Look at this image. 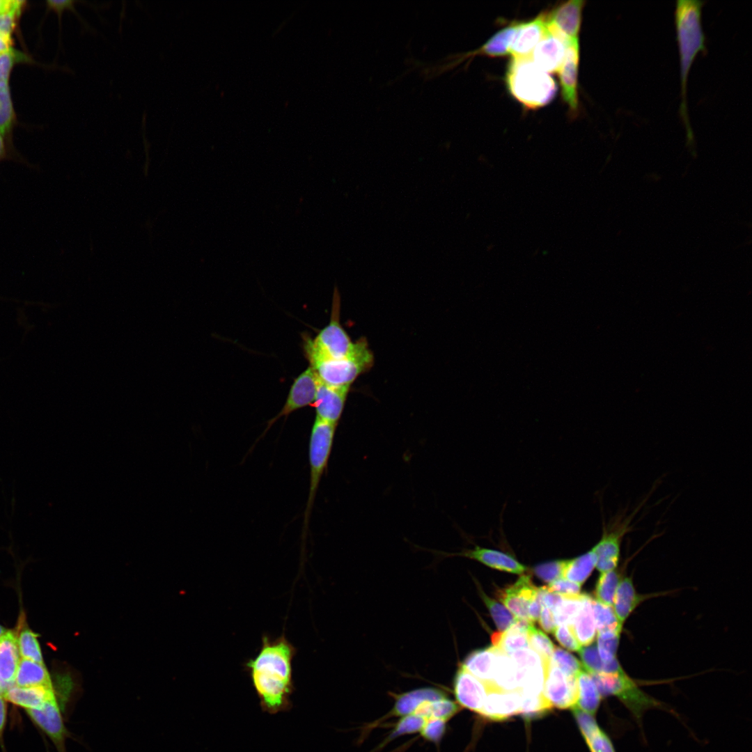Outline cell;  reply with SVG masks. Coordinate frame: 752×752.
I'll return each instance as SVG.
<instances>
[{"instance_id":"52a82bcc","label":"cell","mask_w":752,"mask_h":752,"mask_svg":"<svg viewBox=\"0 0 752 752\" xmlns=\"http://www.w3.org/2000/svg\"><path fill=\"white\" fill-rule=\"evenodd\" d=\"M645 501L647 499L629 514H627L625 509L611 517L606 524L603 522L601 538L592 548L597 558L595 567L600 572H608L617 567L622 540L626 534L634 530L633 519Z\"/></svg>"},{"instance_id":"44dd1931","label":"cell","mask_w":752,"mask_h":752,"mask_svg":"<svg viewBox=\"0 0 752 752\" xmlns=\"http://www.w3.org/2000/svg\"><path fill=\"white\" fill-rule=\"evenodd\" d=\"M444 555L466 557L492 568L517 574H523L526 570V567L512 556L503 551L479 546L457 553H444Z\"/></svg>"},{"instance_id":"681fc988","label":"cell","mask_w":752,"mask_h":752,"mask_svg":"<svg viewBox=\"0 0 752 752\" xmlns=\"http://www.w3.org/2000/svg\"><path fill=\"white\" fill-rule=\"evenodd\" d=\"M426 722V719L411 714L402 716L390 735L391 738L420 732Z\"/></svg>"},{"instance_id":"4dcf8cb0","label":"cell","mask_w":752,"mask_h":752,"mask_svg":"<svg viewBox=\"0 0 752 752\" xmlns=\"http://www.w3.org/2000/svg\"><path fill=\"white\" fill-rule=\"evenodd\" d=\"M492 684L506 691L518 690L516 666L510 657L499 648L496 652Z\"/></svg>"},{"instance_id":"816d5d0a","label":"cell","mask_w":752,"mask_h":752,"mask_svg":"<svg viewBox=\"0 0 752 752\" xmlns=\"http://www.w3.org/2000/svg\"><path fill=\"white\" fill-rule=\"evenodd\" d=\"M446 721L439 719H428L420 731L422 737L430 742L440 741L446 731Z\"/></svg>"},{"instance_id":"603a6c76","label":"cell","mask_w":752,"mask_h":752,"mask_svg":"<svg viewBox=\"0 0 752 752\" xmlns=\"http://www.w3.org/2000/svg\"><path fill=\"white\" fill-rule=\"evenodd\" d=\"M9 701L26 710L40 707L48 700L56 697L53 687H21L15 684L9 687L3 694Z\"/></svg>"},{"instance_id":"f907efd6","label":"cell","mask_w":752,"mask_h":752,"mask_svg":"<svg viewBox=\"0 0 752 752\" xmlns=\"http://www.w3.org/2000/svg\"><path fill=\"white\" fill-rule=\"evenodd\" d=\"M554 634L559 643L572 652H579L581 645L576 639L571 626L560 625L556 627Z\"/></svg>"},{"instance_id":"484cf974","label":"cell","mask_w":752,"mask_h":752,"mask_svg":"<svg viewBox=\"0 0 752 752\" xmlns=\"http://www.w3.org/2000/svg\"><path fill=\"white\" fill-rule=\"evenodd\" d=\"M497 648L490 646L478 649L467 655L462 665L485 684H492Z\"/></svg>"},{"instance_id":"8d00e7d4","label":"cell","mask_w":752,"mask_h":752,"mask_svg":"<svg viewBox=\"0 0 752 752\" xmlns=\"http://www.w3.org/2000/svg\"><path fill=\"white\" fill-rule=\"evenodd\" d=\"M520 695L522 698L520 714L526 722L546 716L553 708L543 694L539 696L522 694Z\"/></svg>"},{"instance_id":"9c48e42d","label":"cell","mask_w":752,"mask_h":752,"mask_svg":"<svg viewBox=\"0 0 752 752\" xmlns=\"http://www.w3.org/2000/svg\"><path fill=\"white\" fill-rule=\"evenodd\" d=\"M518 22H512L495 33L485 44L471 52L451 55L429 68L432 77L441 74L459 65L467 58L482 55L489 57H501L510 53V47L517 29Z\"/></svg>"},{"instance_id":"3957f363","label":"cell","mask_w":752,"mask_h":752,"mask_svg":"<svg viewBox=\"0 0 752 752\" xmlns=\"http://www.w3.org/2000/svg\"><path fill=\"white\" fill-rule=\"evenodd\" d=\"M506 82L512 96L527 109L545 106L554 97L557 86L550 74L539 68L531 59L512 58Z\"/></svg>"},{"instance_id":"277c9868","label":"cell","mask_w":752,"mask_h":752,"mask_svg":"<svg viewBox=\"0 0 752 752\" xmlns=\"http://www.w3.org/2000/svg\"><path fill=\"white\" fill-rule=\"evenodd\" d=\"M601 696L616 698L629 711L643 731V718L650 710H661L677 716L664 703L643 691L625 670L613 673H590Z\"/></svg>"},{"instance_id":"bcb514c9","label":"cell","mask_w":752,"mask_h":752,"mask_svg":"<svg viewBox=\"0 0 752 752\" xmlns=\"http://www.w3.org/2000/svg\"><path fill=\"white\" fill-rule=\"evenodd\" d=\"M567 560H555L533 567L534 574L543 581L551 583L554 581L562 578L566 565Z\"/></svg>"},{"instance_id":"4316f807","label":"cell","mask_w":752,"mask_h":752,"mask_svg":"<svg viewBox=\"0 0 752 752\" xmlns=\"http://www.w3.org/2000/svg\"><path fill=\"white\" fill-rule=\"evenodd\" d=\"M14 684L21 687H53L44 664L23 658L20 659Z\"/></svg>"},{"instance_id":"ba28073f","label":"cell","mask_w":752,"mask_h":752,"mask_svg":"<svg viewBox=\"0 0 752 752\" xmlns=\"http://www.w3.org/2000/svg\"><path fill=\"white\" fill-rule=\"evenodd\" d=\"M339 317L340 296L336 288L329 324L321 329L313 339L306 337L304 348L331 359H341L350 355L355 349L356 343L351 341L342 327Z\"/></svg>"},{"instance_id":"5bb4252c","label":"cell","mask_w":752,"mask_h":752,"mask_svg":"<svg viewBox=\"0 0 752 752\" xmlns=\"http://www.w3.org/2000/svg\"><path fill=\"white\" fill-rule=\"evenodd\" d=\"M32 721L54 742L58 752H66L65 739L68 737L56 697L40 707L26 710Z\"/></svg>"},{"instance_id":"1f68e13d","label":"cell","mask_w":752,"mask_h":752,"mask_svg":"<svg viewBox=\"0 0 752 752\" xmlns=\"http://www.w3.org/2000/svg\"><path fill=\"white\" fill-rule=\"evenodd\" d=\"M596 563L595 554L591 549L578 557L567 559L563 577L581 586L590 575Z\"/></svg>"},{"instance_id":"60d3db41","label":"cell","mask_w":752,"mask_h":752,"mask_svg":"<svg viewBox=\"0 0 752 752\" xmlns=\"http://www.w3.org/2000/svg\"><path fill=\"white\" fill-rule=\"evenodd\" d=\"M480 593L499 632L509 629L515 622V616L501 603L489 597L482 590Z\"/></svg>"},{"instance_id":"c3c4849f","label":"cell","mask_w":752,"mask_h":752,"mask_svg":"<svg viewBox=\"0 0 752 752\" xmlns=\"http://www.w3.org/2000/svg\"><path fill=\"white\" fill-rule=\"evenodd\" d=\"M460 710V707L458 704L446 696L431 702L428 719H439L447 721L457 714Z\"/></svg>"},{"instance_id":"7402d4cb","label":"cell","mask_w":752,"mask_h":752,"mask_svg":"<svg viewBox=\"0 0 752 752\" xmlns=\"http://www.w3.org/2000/svg\"><path fill=\"white\" fill-rule=\"evenodd\" d=\"M19 656L17 637L13 631L7 630L0 637V687L3 694L14 684Z\"/></svg>"},{"instance_id":"f546056e","label":"cell","mask_w":752,"mask_h":752,"mask_svg":"<svg viewBox=\"0 0 752 752\" xmlns=\"http://www.w3.org/2000/svg\"><path fill=\"white\" fill-rule=\"evenodd\" d=\"M444 697H446L445 694L434 688L425 687L412 690L397 698L393 712L400 716L411 714L423 702L436 700Z\"/></svg>"},{"instance_id":"f5cc1de1","label":"cell","mask_w":752,"mask_h":752,"mask_svg":"<svg viewBox=\"0 0 752 752\" xmlns=\"http://www.w3.org/2000/svg\"><path fill=\"white\" fill-rule=\"evenodd\" d=\"M78 2L75 0H49L47 1V6L49 10H54L58 16L59 24H61V18L63 13L65 10H70L75 13V14L79 17V19L83 25L92 32H95V29L90 26L79 14L75 9V3Z\"/></svg>"},{"instance_id":"6125c7cd","label":"cell","mask_w":752,"mask_h":752,"mask_svg":"<svg viewBox=\"0 0 752 752\" xmlns=\"http://www.w3.org/2000/svg\"><path fill=\"white\" fill-rule=\"evenodd\" d=\"M13 39L0 36V55L13 47Z\"/></svg>"},{"instance_id":"91938a15","label":"cell","mask_w":752,"mask_h":752,"mask_svg":"<svg viewBox=\"0 0 752 752\" xmlns=\"http://www.w3.org/2000/svg\"><path fill=\"white\" fill-rule=\"evenodd\" d=\"M10 143L0 132V162L10 156Z\"/></svg>"},{"instance_id":"6f0895ef","label":"cell","mask_w":752,"mask_h":752,"mask_svg":"<svg viewBox=\"0 0 752 752\" xmlns=\"http://www.w3.org/2000/svg\"><path fill=\"white\" fill-rule=\"evenodd\" d=\"M542 606L541 590L540 587H539L537 588L535 596L530 602L528 607V615L529 620L531 622L537 621L539 619Z\"/></svg>"},{"instance_id":"11a10c76","label":"cell","mask_w":752,"mask_h":752,"mask_svg":"<svg viewBox=\"0 0 752 752\" xmlns=\"http://www.w3.org/2000/svg\"><path fill=\"white\" fill-rule=\"evenodd\" d=\"M542 604L551 612L554 611L563 600L562 595L550 592L546 586L540 587Z\"/></svg>"},{"instance_id":"7a4b0ae2","label":"cell","mask_w":752,"mask_h":752,"mask_svg":"<svg viewBox=\"0 0 752 752\" xmlns=\"http://www.w3.org/2000/svg\"><path fill=\"white\" fill-rule=\"evenodd\" d=\"M704 1L677 0L675 10V24L680 58L681 104L680 111L684 123L689 143L694 141L687 104V82L691 64L700 51H705V36L701 24Z\"/></svg>"},{"instance_id":"ab89813d","label":"cell","mask_w":752,"mask_h":752,"mask_svg":"<svg viewBox=\"0 0 752 752\" xmlns=\"http://www.w3.org/2000/svg\"><path fill=\"white\" fill-rule=\"evenodd\" d=\"M38 635L30 629H24L17 637V644L20 656L23 659H30L43 664L42 655L37 637Z\"/></svg>"},{"instance_id":"9a60e30c","label":"cell","mask_w":752,"mask_h":752,"mask_svg":"<svg viewBox=\"0 0 752 752\" xmlns=\"http://www.w3.org/2000/svg\"><path fill=\"white\" fill-rule=\"evenodd\" d=\"M579 40H571L566 48L564 61L558 72L561 86V95L574 116L579 111L578 72L579 63Z\"/></svg>"},{"instance_id":"7c38bea8","label":"cell","mask_w":752,"mask_h":752,"mask_svg":"<svg viewBox=\"0 0 752 752\" xmlns=\"http://www.w3.org/2000/svg\"><path fill=\"white\" fill-rule=\"evenodd\" d=\"M570 41L558 31L547 26L545 34L534 48L530 58L547 73L558 72L564 61L566 48Z\"/></svg>"},{"instance_id":"4fadbf2b","label":"cell","mask_w":752,"mask_h":752,"mask_svg":"<svg viewBox=\"0 0 752 752\" xmlns=\"http://www.w3.org/2000/svg\"><path fill=\"white\" fill-rule=\"evenodd\" d=\"M487 694L480 714L492 721H503L521 713L522 698L517 691H506L494 684H485Z\"/></svg>"},{"instance_id":"f1b7e54d","label":"cell","mask_w":752,"mask_h":752,"mask_svg":"<svg viewBox=\"0 0 752 752\" xmlns=\"http://www.w3.org/2000/svg\"><path fill=\"white\" fill-rule=\"evenodd\" d=\"M577 682L578 694L576 707L595 716L602 698L595 681L583 668L577 676Z\"/></svg>"},{"instance_id":"680465c9","label":"cell","mask_w":752,"mask_h":752,"mask_svg":"<svg viewBox=\"0 0 752 752\" xmlns=\"http://www.w3.org/2000/svg\"><path fill=\"white\" fill-rule=\"evenodd\" d=\"M7 714L6 700L3 694H0V739L4 731Z\"/></svg>"},{"instance_id":"d4e9b609","label":"cell","mask_w":752,"mask_h":752,"mask_svg":"<svg viewBox=\"0 0 752 752\" xmlns=\"http://www.w3.org/2000/svg\"><path fill=\"white\" fill-rule=\"evenodd\" d=\"M533 622L516 618L514 624L504 632H496L492 634L493 646L508 655L515 651L529 647L527 631Z\"/></svg>"},{"instance_id":"9f6ffc18","label":"cell","mask_w":752,"mask_h":752,"mask_svg":"<svg viewBox=\"0 0 752 752\" xmlns=\"http://www.w3.org/2000/svg\"><path fill=\"white\" fill-rule=\"evenodd\" d=\"M540 625L544 631L553 633L556 625L552 612L542 604L539 617Z\"/></svg>"},{"instance_id":"ee69618b","label":"cell","mask_w":752,"mask_h":752,"mask_svg":"<svg viewBox=\"0 0 752 752\" xmlns=\"http://www.w3.org/2000/svg\"><path fill=\"white\" fill-rule=\"evenodd\" d=\"M29 57L21 51L10 48L0 55V82H10L12 71L19 63H29Z\"/></svg>"},{"instance_id":"ac0fdd59","label":"cell","mask_w":752,"mask_h":752,"mask_svg":"<svg viewBox=\"0 0 752 752\" xmlns=\"http://www.w3.org/2000/svg\"><path fill=\"white\" fill-rule=\"evenodd\" d=\"M547 31L545 13L523 22H518L510 47L512 58H530L532 52Z\"/></svg>"},{"instance_id":"2e32d148","label":"cell","mask_w":752,"mask_h":752,"mask_svg":"<svg viewBox=\"0 0 752 752\" xmlns=\"http://www.w3.org/2000/svg\"><path fill=\"white\" fill-rule=\"evenodd\" d=\"M584 5V1L572 0L545 12L546 25L557 30L570 40H579Z\"/></svg>"},{"instance_id":"f35d334b","label":"cell","mask_w":752,"mask_h":752,"mask_svg":"<svg viewBox=\"0 0 752 752\" xmlns=\"http://www.w3.org/2000/svg\"><path fill=\"white\" fill-rule=\"evenodd\" d=\"M621 632L620 629H609L597 632L596 645L602 661H609L616 658Z\"/></svg>"},{"instance_id":"d6a6232c","label":"cell","mask_w":752,"mask_h":752,"mask_svg":"<svg viewBox=\"0 0 752 752\" xmlns=\"http://www.w3.org/2000/svg\"><path fill=\"white\" fill-rule=\"evenodd\" d=\"M579 653L583 668L589 673H612L622 669L617 658L609 661H602L595 644L581 648Z\"/></svg>"},{"instance_id":"7dc6e473","label":"cell","mask_w":752,"mask_h":752,"mask_svg":"<svg viewBox=\"0 0 752 752\" xmlns=\"http://www.w3.org/2000/svg\"><path fill=\"white\" fill-rule=\"evenodd\" d=\"M26 6V1L19 0L17 5L13 10L0 15V36L13 39V34Z\"/></svg>"},{"instance_id":"8fae6325","label":"cell","mask_w":752,"mask_h":752,"mask_svg":"<svg viewBox=\"0 0 752 752\" xmlns=\"http://www.w3.org/2000/svg\"><path fill=\"white\" fill-rule=\"evenodd\" d=\"M318 385V378L309 366L294 380L283 407L274 418L267 422V426L260 437L265 435L278 419L282 417L286 418L296 410L312 405L315 399Z\"/></svg>"},{"instance_id":"b9f144b4","label":"cell","mask_w":752,"mask_h":752,"mask_svg":"<svg viewBox=\"0 0 752 752\" xmlns=\"http://www.w3.org/2000/svg\"><path fill=\"white\" fill-rule=\"evenodd\" d=\"M592 606L597 632L609 629H622V627L619 624L612 606L603 604L593 597Z\"/></svg>"},{"instance_id":"db71d44e","label":"cell","mask_w":752,"mask_h":752,"mask_svg":"<svg viewBox=\"0 0 752 752\" xmlns=\"http://www.w3.org/2000/svg\"><path fill=\"white\" fill-rule=\"evenodd\" d=\"M550 592L563 595H574L580 593L581 585L565 579L559 578L546 586Z\"/></svg>"},{"instance_id":"7bdbcfd3","label":"cell","mask_w":752,"mask_h":752,"mask_svg":"<svg viewBox=\"0 0 752 752\" xmlns=\"http://www.w3.org/2000/svg\"><path fill=\"white\" fill-rule=\"evenodd\" d=\"M551 662L570 677H577L583 668L582 664L576 657L558 647H554Z\"/></svg>"},{"instance_id":"83f0119b","label":"cell","mask_w":752,"mask_h":752,"mask_svg":"<svg viewBox=\"0 0 752 752\" xmlns=\"http://www.w3.org/2000/svg\"><path fill=\"white\" fill-rule=\"evenodd\" d=\"M592 600L590 595L585 594L582 606L571 625L576 639L583 646L592 644L596 637Z\"/></svg>"},{"instance_id":"836d02e7","label":"cell","mask_w":752,"mask_h":752,"mask_svg":"<svg viewBox=\"0 0 752 752\" xmlns=\"http://www.w3.org/2000/svg\"><path fill=\"white\" fill-rule=\"evenodd\" d=\"M15 120L9 82H0V132L9 143Z\"/></svg>"},{"instance_id":"be15d7a7","label":"cell","mask_w":752,"mask_h":752,"mask_svg":"<svg viewBox=\"0 0 752 752\" xmlns=\"http://www.w3.org/2000/svg\"><path fill=\"white\" fill-rule=\"evenodd\" d=\"M7 631L3 626L0 625V637Z\"/></svg>"},{"instance_id":"e0dca14e","label":"cell","mask_w":752,"mask_h":752,"mask_svg":"<svg viewBox=\"0 0 752 752\" xmlns=\"http://www.w3.org/2000/svg\"><path fill=\"white\" fill-rule=\"evenodd\" d=\"M453 691L461 707L480 714L487 694L486 685L460 665L453 682Z\"/></svg>"},{"instance_id":"d590c367","label":"cell","mask_w":752,"mask_h":752,"mask_svg":"<svg viewBox=\"0 0 752 752\" xmlns=\"http://www.w3.org/2000/svg\"><path fill=\"white\" fill-rule=\"evenodd\" d=\"M563 596L562 603L552 613L556 625L571 626L582 606L585 594Z\"/></svg>"},{"instance_id":"ffe728a7","label":"cell","mask_w":752,"mask_h":752,"mask_svg":"<svg viewBox=\"0 0 752 752\" xmlns=\"http://www.w3.org/2000/svg\"><path fill=\"white\" fill-rule=\"evenodd\" d=\"M536 592L530 576L523 574L514 584L500 590L498 597L515 618L530 620L528 607Z\"/></svg>"},{"instance_id":"cb8c5ba5","label":"cell","mask_w":752,"mask_h":752,"mask_svg":"<svg viewBox=\"0 0 752 752\" xmlns=\"http://www.w3.org/2000/svg\"><path fill=\"white\" fill-rule=\"evenodd\" d=\"M651 595H641L636 592L631 577H622L614 596L613 609L619 624L624 623L635 609Z\"/></svg>"},{"instance_id":"e575fe53","label":"cell","mask_w":752,"mask_h":752,"mask_svg":"<svg viewBox=\"0 0 752 752\" xmlns=\"http://www.w3.org/2000/svg\"><path fill=\"white\" fill-rule=\"evenodd\" d=\"M621 578V573L617 567L608 572H601L596 583L594 599L603 604L612 606L616 591Z\"/></svg>"},{"instance_id":"e7e4bbea","label":"cell","mask_w":752,"mask_h":752,"mask_svg":"<svg viewBox=\"0 0 752 752\" xmlns=\"http://www.w3.org/2000/svg\"><path fill=\"white\" fill-rule=\"evenodd\" d=\"M0 694H3V691H2L1 688V687H0Z\"/></svg>"},{"instance_id":"d6986e66","label":"cell","mask_w":752,"mask_h":752,"mask_svg":"<svg viewBox=\"0 0 752 752\" xmlns=\"http://www.w3.org/2000/svg\"><path fill=\"white\" fill-rule=\"evenodd\" d=\"M350 387L330 386L318 380L315 399L312 405L315 409L316 417L337 425L343 412Z\"/></svg>"},{"instance_id":"8992f818","label":"cell","mask_w":752,"mask_h":752,"mask_svg":"<svg viewBox=\"0 0 752 752\" xmlns=\"http://www.w3.org/2000/svg\"><path fill=\"white\" fill-rule=\"evenodd\" d=\"M337 425L315 416L308 442L310 482L307 502L304 512L302 541L306 538L309 519L319 484L327 470L331 453Z\"/></svg>"},{"instance_id":"30bf717a","label":"cell","mask_w":752,"mask_h":752,"mask_svg":"<svg viewBox=\"0 0 752 752\" xmlns=\"http://www.w3.org/2000/svg\"><path fill=\"white\" fill-rule=\"evenodd\" d=\"M543 694L552 707L572 709L577 701V677L567 675L550 661L545 671Z\"/></svg>"},{"instance_id":"74e56055","label":"cell","mask_w":752,"mask_h":752,"mask_svg":"<svg viewBox=\"0 0 752 752\" xmlns=\"http://www.w3.org/2000/svg\"><path fill=\"white\" fill-rule=\"evenodd\" d=\"M529 647L540 657L545 671L548 667L552 657L554 645L549 637L541 630L531 624L527 631Z\"/></svg>"},{"instance_id":"5b68a950","label":"cell","mask_w":752,"mask_h":752,"mask_svg":"<svg viewBox=\"0 0 752 752\" xmlns=\"http://www.w3.org/2000/svg\"><path fill=\"white\" fill-rule=\"evenodd\" d=\"M304 349L318 379L330 386H350L355 379L373 363V354L363 338L356 342L355 349L350 355L341 359L326 357L309 349Z\"/></svg>"},{"instance_id":"6da1fadb","label":"cell","mask_w":752,"mask_h":752,"mask_svg":"<svg viewBox=\"0 0 752 752\" xmlns=\"http://www.w3.org/2000/svg\"><path fill=\"white\" fill-rule=\"evenodd\" d=\"M297 648L285 635L272 638L264 634L261 646L244 662L262 708L276 714L290 707L294 691L292 661Z\"/></svg>"},{"instance_id":"f6af8a7d","label":"cell","mask_w":752,"mask_h":752,"mask_svg":"<svg viewBox=\"0 0 752 752\" xmlns=\"http://www.w3.org/2000/svg\"><path fill=\"white\" fill-rule=\"evenodd\" d=\"M583 737L590 752H616L609 736L599 725Z\"/></svg>"},{"instance_id":"94428289","label":"cell","mask_w":752,"mask_h":752,"mask_svg":"<svg viewBox=\"0 0 752 752\" xmlns=\"http://www.w3.org/2000/svg\"><path fill=\"white\" fill-rule=\"evenodd\" d=\"M19 0H0V15L13 10Z\"/></svg>"}]
</instances>
